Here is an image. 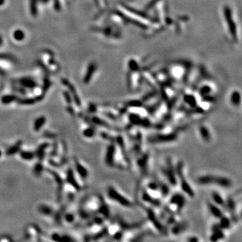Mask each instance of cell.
Segmentation results:
<instances>
[{"mask_svg":"<svg viewBox=\"0 0 242 242\" xmlns=\"http://www.w3.org/2000/svg\"><path fill=\"white\" fill-rule=\"evenodd\" d=\"M211 232V235H210V240L211 241H218L225 237V231L220 228L218 225H213Z\"/></svg>","mask_w":242,"mask_h":242,"instance_id":"11","label":"cell"},{"mask_svg":"<svg viewBox=\"0 0 242 242\" xmlns=\"http://www.w3.org/2000/svg\"><path fill=\"white\" fill-rule=\"evenodd\" d=\"M21 145H22V142H18L17 143L14 144V145H12V147H9L8 150L6 151V155L7 156H14L16 153L20 152V149H21Z\"/></svg>","mask_w":242,"mask_h":242,"instance_id":"22","label":"cell"},{"mask_svg":"<svg viewBox=\"0 0 242 242\" xmlns=\"http://www.w3.org/2000/svg\"><path fill=\"white\" fill-rule=\"evenodd\" d=\"M39 211L41 212L42 214L46 215L47 216H49L52 214L53 210L50 206H47V205H42L39 207Z\"/></svg>","mask_w":242,"mask_h":242,"instance_id":"25","label":"cell"},{"mask_svg":"<svg viewBox=\"0 0 242 242\" xmlns=\"http://www.w3.org/2000/svg\"><path fill=\"white\" fill-rule=\"evenodd\" d=\"M198 133L200 137L205 143H209L212 139L210 129L205 125H201L198 127Z\"/></svg>","mask_w":242,"mask_h":242,"instance_id":"12","label":"cell"},{"mask_svg":"<svg viewBox=\"0 0 242 242\" xmlns=\"http://www.w3.org/2000/svg\"><path fill=\"white\" fill-rule=\"evenodd\" d=\"M143 117H145V116H143L141 114L132 111L128 114L127 119H128L129 125L135 127H141Z\"/></svg>","mask_w":242,"mask_h":242,"instance_id":"13","label":"cell"},{"mask_svg":"<svg viewBox=\"0 0 242 242\" xmlns=\"http://www.w3.org/2000/svg\"><path fill=\"white\" fill-rule=\"evenodd\" d=\"M210 197H211L212 202L215 203V204L223 208L225 206V202L226 200L223 197V195L217 190H213L210 194Z\"/></svg>","mask_w":242,"mask_h":242,"instance_id":"15","label":"cell"},{"mask_svg":"<svg viewBox=\"0 0 242 242\" xmlns=\"http://www.w3.org/2000/svg\"><path fill=\"white\" fill-rule=\"evenodd\" d=\"M141 200L143 201L144 203L150 204L151 206H153V207H160L161 206V204H162L160 198L153 197L152 195H150V194L146 190L145 188H144L141 191Z\"/></svg>","mask_w":242,"mask_h":242,"instance_id":"9","label":"cell"},{"mask_svg":"<svg viewBox=\"0 0 242 242\" xmlns=\"http://www.w3.org/2000/svg\"><path fill=\"white\" fill-rule=\"evenodd\" d=\"M184 101L190 108L193 109L198 106V101L197 98L192 94H186L184 97Z\"/></svg>","mask_w":242,"mask_h":242,"instance_id":"17","label":"cell"},{"mask_svg":"<svg viewBox=\"0 0 242 242\" xmlns=\"http://www.w3.org/2000/svg\"><path fill=\"white\" fill-rule=\"evenodd\" d=\"M74 219H75V216H74V215H73V214H72V213H67V214H66L65 215V220H66V221H67V222H68V223H72V222H73V220H74Z\"/></svg>","mask_w":242,"mask_h":242,"instance_id":"27","label":"cell"},{"mask_svg":"<svg viewBox=\"0 0 242 242\" xmlns=\"http://www.w3.org/2000/svg\"><path fill=\"white\" fill-rule=\"evenodd\" d=\"M186 197L184 193H173L169 197L168 202V210L171 212L179 213L184 209L186 204Z\"/></svg>","mask_w":242,"mask_h":242,"instance_id":"4","label":"cell"},{"mask_svg":"<svg viewBox=\"0 0 242 242\" xmlns=\"http://www.w3.org/2000/svg\"><path fill=\"white\" fill-rule=\"evenodd\" d=\"M97 133V131L96 130L95 128L94 127H87L84 129V131H83V135H84L86 138H94L96 136V135Z\"/></svg>","mask_w":242,"mask_h":242,"instance_id":"24","label":"cell"},{"mask_svg":"<svg viewBox=\"0 0 242 242\" xmlns=\"http://www.w3.org/2000/svg\"><path fill=\"white\" fill-rule=\"evenodd\" d=\"M92 121L94 125H98V126L104 127V128L106 129H111V126H110V125L108 122L106 121L104 119L98 117V116H94V117L92 118Z\"/></svg>","mask_w":242,"mask_h":242,"instance_id":"21","label":"cell"},{"mask_svg":"<svg viewBox=\"0 0 242 242\" xmlns=\"http://www.w3.org/2000/svg\"><path fill=\"white\" fill-rule=\"evenodd\" d=\"M75 169L76 171L79 176L82 179H87L88 175H89V171L87 167L78 162V161H75Z\"/></svg>","mask_w":242,"mask_h":242,"instance_id":"16","label":"cell"},{"mask_svg":"<svg viewBox=\"0 0 242 242\" xmlns=\"http://www.w3.org/2000/svg\"><path fill=\"white\" fill-rule=\"evenodd\" d=\"M42 170V166L41 164H37L36 166H35V168H34L35 173H37V174H39V173L41 172Z\"/></svg>","mask_w":242,"mask_h":242,"instance_id":"29","label":"cell"},{"mask_svg":"<svg viewBox=\"0 0 242 242\" xmlns=\"http://www.w3.org/2000/svg\"><path fill=\"white\" fill-rule=\"evenodd\" d=\"M230 102L233 106L237 107L241 104V95L238 91H234L231 94Z\"/></svg>","mask_w":242,"mask_h":242,"instance_id":"20","label":"cell"},{"mask_svg":"<svg viewBox=\"0 0 242 242\" xmlns=\"http://www.w3.org/2000/svg\"><path fill=\"white\" fill-rule=\"evenodd\" d=\"M175 168L178 178V184L180 186L182 193L191 198H195V192L186 178L184 162L182 161H179L175 165Z\"/></svg>","mask_w":242,"mask_h":242,"instance_id":"2","label":"cell"},{"mask_svg":"<svg viewBox=\"0 0 242 242\" xmlns=\"http://www.w3.org/2000/svg\"><path fill=\"white\" fill-rule=\"evenodd\" d=\"M1 156H2V151H1V149H0V158H1Z\"/></svg>","mask_w":242,"mask_h":242,"instance_id":"30","label":"cell"},{"mask_svg":"<svg viewBox=\"0 0 242 242\" xmlns=\"http://www.w3.org/2000/svg\"><path fill=\"white\" fill-rule=\"evenodd\" d=\"M219 223L217 224L218 226L224 231H227L231 228L233 223L231 217L229 216L225 215V214L220 219H219Z\"/></svg>","mask_w":242,"mask_h":242,"instance_id":"14","label":"cell"},{"mask_svg":"<svg viewBox=\"0 0 242 242\" xmlns=\"http://www.w3.org/2000/svg\"><path fill=\"white\" fill-rule=\"evenodd\" d=\"M206 206H207L208 212H209L210 215L214 218H215V219H219L224 215V211L223 210L222 208H221V206L215 204V203L212 202V201H208V202H207V203H206Z\"/></svg>","mask_w":242,"mask_h":242,"instance_id":"10","label":"cell"},{"mask_svg":"<svg viewBox=\"0 0 242 242\" xmlns=\"http://www.w3.org/2000/svg\"><path fill=\"white\" fill-rule=\"evenodd\" d=\"M187 226L188 225L186 223H175L171 228V233L175 235H180L181 233L184 232V231L186 230Z\"/></svg>","mask_w":242,"mask_h":242,"instance_id":"18","label":"cell"},{"mask_svg":"<svg viewBox=\"0 0 242 242\" xmlns=\"http://www.w3.org/2000/svg\"><path fill=\"white\" fill-rule=\"evenodd\" d=\"M149 160L150 156L147 152H141L138 154V157L136 160V165L137 166L138 170L143 174L147 173L149 169Z\"/></svg>","mask_w":242,"mask_h":242,"instance_id":"8","label":"cell"},{"mask_svg":"<svg viewBox=\"0 0 242 242\" xmlns=\"http://www.w3.org/2000/svg\"><path fill=\"white\" fill-rule=\"evenodd\" d=\"M186 241H190V242H197V241H200V238L198 237H197V236H190V237H188L187 238V239H186Z\"/></svg>","mask_w":242,"mask_h":242,"instance_id":"28","label":"cell"},{"mask_svg":"<svg viewBox=\"0 0 242 242\" xmlns=\"http://www.w3.org/2000/svg\"><path fill=\"white\" fill-rule=\"evenodd\" d=\"M144 208L146 210V212H147V219L149 220L153 228L161 234H166L167 231H166L165 225L163 224L162 219L157 215L154 210L149 207H145Z\"/></svg>","mask_w":242,"mask_h":242,"instance_id":"7","label":"cell"},{"mask_svg":"<svg viewBox=\"0 0 242 242\" xmlns=\"http://www.w3.org/2000/svg\"><path fill=\"white\" fill-rule=\"evenodd\" d=\"M14 97L12 96H4L2 98V102L3 104H10V102H12L14 100Z\"/></svg>","mask_w":242,"mask_h":242,"instance_id":"26","label":"cell"},{"mask_svg":"<svg viewBox=\"0 0 242 242\" xmlns=\"http://www.w3.org/2000/svg\"><path fill=\"white\" fill-rule=\"evenodd\" d=\"M20 158L26 161H31L36 157V153L30 151H20Z\"/></svg>","mask_w":242,"mask_h":242,"instance_id":"23","label":"cell"},{"mask_svg":"<svg viewBox=\"0 0 242 242\" xmlns=\"http://www.w3.org/2000/svg\"><path fill=\"white\" fill-rule=\"evenodd\" d=\"M161 171L169 185L172 186L178 185V178H177L175 165H173L170 158H168L166 159L165 164L161 167Z\"/></svg>","mask_w":242,"mask_h":242,"instance_id":"5","label":"cell"},{"mask_svg":"<svg viewBox=\"0 0 242 242\" xmlns=\"http://www.w3.org/2000/svg\"><path fill=\"white\" fill-rule=\"evenodd\" d=\"M178 138V133L163 132L151 135L148 138L149 143L152 144H166L173 143Z\"/></svg>","mask_w":242,"mask_h":242,"instance_id":"6","label":"cell"},{"mask_svg":"<svg viewBox=\"0 0 242 242\" xmlns=\"http://www.w3.org/2000/svg\"><path fill=\"white\" fill-rule=\"evenodd\" d=\"M197 182L201 186H215L223 188H229L232 186V181L228 177L212 173L200 175L197 178Z\"/></svg>","mask_w":242,"mask_h":242,"instance_id":"1","label":"cell"},{"mask_svg":"<svg viewBox=\"0 0 242 242\" xmlns=\"http://www.w3.org/2000/svg\"><path fill=\"white\" fill-rule=\"evenodd\" d=\"M46 121H47V119H46L45 116H40L35 120L34 122V125H33V129H34V131L36 132H38L41 130V129L45 126Z\"/></svg>","mask_w":242,"mask_h":242,"instance_id":"19","label":"cell"},{"mask_svg":"<svg viewBox=\"0 0 242 242\" xmlns=\"http://www.w3.org/2000/svg\"><path fill=\"white\" fill-rule=\"evenodd\" d=\"M107 197L112 202L116 203L122 207L131 208L133 207L134 202L129 198L120 192L114 186H109L106 190Z\"/></svg>","mask_w":242,"mask_h":242,"instance_id":"3","label":"cell"}]
</instances>
